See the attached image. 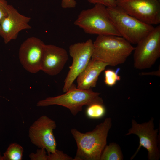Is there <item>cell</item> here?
Listing matches in <instances>:
<instances>
[{
  "mask_svg": "<svg viewBox=\"0 0 160 160\" xmlns=\"http://www.w3.org/2000/svg\"><path fill=\"white\" fill-rule=\"evenodd\" d=\"M112 125L111 119L108 117L93 130L85 133L75 128L71 129V132L77 146L73 160H100L107 145V137Z\"/></svg>",
  "mask_w": 160,
  "mask_h": 160,
  "instance_id": "cell-1",
  "label": "cell"
},
{
  "mask_svg": "<svg viewBox=\"0 0 160 160\" xmlns=\"http://www.w3.org/2000/svg\"><path fill=\"white\" fill-rule=\"evenodd\" d=\"M93 43L92 58L111 66L124 63L135 49L126 40L117 36L98 35Z\"/></svg>",
  "mask_w": 160,
  "mask_h": 160,
  "instance_id": "cell-2",
  "label": "cell"
},
{
  "mask_svg": "<svg viewBox=\"0 0 160 160\" xmlns=\"http://www.w3.org/2000/svg\"><path fill=\"white\" fill-rule=\"evenodd\" d=\"M74 25L90 34L121 36L112 23L107 7L96 4L92 8L81 11Z\"/></svg>",
  "mask_w": 160,
  "mask_h": 160,
  "instance_id": "cell-3",
  "label": "cell"
},
{
  "mask_svg": "<svg viewBox=\"0 0 160 160\" xmlns=\"http://www.w3.org/2000/svg\"><path fill=\"white\" fill-rule=\"evenodd\" d=\"M100 95V93L94 92L92 89H79L73 83L65 94L40 100L36 105L38 107L53 105L61 106L68 109L75 116L82 110L84 105L87 106L96 103H103Z\"/></svg>",
  "mask_w": 160,
  "mask_h": 160,
  "instance_id": "cell-4",
  "label": "cell"
},
{
  "mask_svg": "<svg viewBox=\"0 0 160 160\" xmlns=\"http://www.w3.org/2000/svg\"><path fill=\"white\" fill-rule=\"evenodd\" d=\"M107 8L120 36L131 44H137L154 28L152 25L129 15L117 5Z\"/></svg>",
  "mask_w": 160,
  "mask_h": 160,
  "instance_id": "cell-5",
  "label": "cell"
},
{
  "mask_svg": "<svg viewBox=\"0 0 160 160\" xmlns=\"http://www.w3.org/2000/svg\"><path fill=\"white\" fill-rule=\"evenodd\" d=\"M134 51L135 68L143 70L151 67L160 57V25L154 27L141 40Z\"/></svg>",
  "mask_w": 160,
  "mask_h": 160,
  "instance_id": "cell-6",
  "label": "cell"
},
{
  "mask_svg": "<svg viewBox=\"0 0 160 160\" xmlns=\"http://www.w3.org/2000/svg\"><path fill=\"white\" fill-rule=\"evenodd\" d=\"M154 120V118L152 117L148 121L140 124L134 119L132 120V127L125 135H136L139 137V144L136 151L130 158L131 160L135 157L141 147L147 151L148 160H158L160 159L158 129H155Z\"/></svg>",
  "mask_w": 160,
  "mask_h": 160,
  "instance_id": "cell-7",
  "label": "cell"
},
{
  "mask_svg": "<svg viewBox=\"0 0 160 160\" xmlns=\"http://www.w3.org/2000/svg\"><path fill=\"white\" fill-rule=\"evenodd\" d=\"M117 6L129 15L146 23H160L159 0H115Z\"/></svg>",
  "mask_w": 160,
  "mask_h": 160,
  "instance_id": "cell-8",
  "label": "cell"
},
{
  "mask_svg": "<svg viewBox=\"0 0 160 160\" xmlns=\"http://www.w3.org/2000/svg\"><path fill=\"white\" fill-rule=\"evenodd\" d=\"M93 50V43L90 39L70 46L69 54L73 61L64 81L63 92H65L68 90L78 76L86 67L92 58Z\"/></svg>",
  "mask_w": 160,
  "mask_h": 160,
  "instance_id": "cell-9",
  "label": "cell"
},
{
  "mask_svg": "<svg viewBox=\"0 0 160 160\" xmlns=\"http://www.w3.org/2000/svg\"><path fill=\"white\" fill-rule=\"evenodd\" d=\"M56 127L55 121L47 116H41L30 127L29 137L31 143L44 148L48 153H55L57 143L53 130Z\"/></svg>",
  "mask_w": 160,
  "mask_h": 160,
  "instance_id": "cell-10",
  "label": "cell"
},
{
  "mask_svg": "<svg viewBox=\"0 0 160 160\" xmlns=\"http://www.w3.org/2000/svg\"><path fill=\"white\" fill-rule=\"evenodd\" d=\"M45 45L35 37L28 38L21 44L19 60L24 68L29 72L36 73L41 70Z\"/></svg>",
  "mask_w": 160,
  "mask_h": 160,
  "instance_id": "cell-11",
  "label": "cell"
},
{
  "mask_svg": "<svg viewBox=\"0 0 160 160\" xmlns=\"http://www.w3.org/2000/svg\"><path fill=\"white\" fill-rule=\"evenodd\" d=\"M31 18L20 14L12 6L9 5L7 14L0 23V34L4 43L16 39L21 31L31 28Z\"/></svg>",
  "mask_w": 160,
  "mask_h": 160,
  "instance_id": "cell-12",
  "label": "cell"
},
{
  "mask_svg": "<svg viewBox=\"0 0 160 160\" xmlns=\"http://www.w3.org/2000/svg\"><path fill=\"white\" fill-rule=\"evenodd\" d=\"M68 59L67 52L64 48L45 44L41 70L49 75H56L62 71Z\"/></svg>",
  "mask_w": 160,
  "mask_h": 160,
  "instance_id": "cell-13",
  "label": "cell"
},
{
  "mask_svg": "<svg viewBox=\"0 0 160 160\" xmlns=\"http://www.w3.org/2000/svg\"><path fill=\"white\" fill-rule=\"evenodd\" d=\"M108 66L105 63L92 58L86 67L77 77V87L87 90L95 87L99 76Z\"/></svg>",
  "mask_w": 160,
  "mask_h": 160,
  "instance_id": "cell-14",
  "label": "cell"
},
{
  "mask_svg": "<svg viewBox=\"0 0 160 160\" xmlns=\"http://www.w3.org/2000/svg\"><path fill=\"white\" fill-rule=\"evenodd\" d=\"M123 156L120 148L116 143L106 145L103 150L100 160H122Z\"/></svg>",
  "mask_w": 160,
  "mask_h": 160,
  "instance_id": "cell-15",
  "label": "cell"
},
{
  "mask_svg": "<svg viewBox=\"0 0 160 160\" xmlns=\"http://www.w3.org/2000/svg\"><path fill=\"white\" fill-rule=\"evenodd\" d=\"M23 149L16 143L10 144L2 156L3 160H21Z\"/></svg>",
  "mask_w": 160,
  "mask_h": 160,
  "instance_id": "cell-16",
  "label": "cell"
},
{
  "mask_svg": "<svg viewBox=\"0 0 160 160\" xmlns=\"http://www.w3.org/2000/svg\"><path fill=\"white\" fill-rule=\"evenodd\" d=\"M106 109L103 103H96L87 106L86 111L87 116L89 118L97 119L103 117Z\"/></svg>",
  "mask_w": 160,
  "mask_h": 160,
  "instance_id": "cell-17",
  "label": "cell"
},
{
  "mask_svg": "<svg viewBox=\"0 0 160 160\" xmlns=\"http://www.w3.org/2000/svg\"><path fill=\"white\" fill-rule=\"evenodd\" d=\"M121 80V77L116 71L112 69H107L104 71V82L107 86L112 87Z\"/></svg>",
  "mask_w": 160,
  "mask_h": 160,
  "instance_id": "cell-18",
  "label": "cell"
},
{
  "mask_svg": "<svg viewBox=\"0 0 160 160\" xmlns=\"http://www.w3.org/2000/svg\"><path fill=\"white\" fill-rule=\"evenodd\" d=\"M48 160H73V159L62 151L56 149L55 153H48Z\"/></svg>",
  "mask_w": 160,
  "mask_h": 160,
  "instance_id": "cell-19",
  "label": "cell"
},
{
  "mask_svg": "<svg viewBox=\"0 0 160 160\" xmlns=\"http://www.w3.org/2000/svg\"><path fill=\"white\" fill-rule=\"evenodd\" d=\"M29 157L31 160H48V155L44 148L38 149L36 153H31Z\"/></svg>",
  "mask_w": 160,
  "mask_h": 160,
  "instance_id": "cell-20",
  "label": "cell"
},
{
  "mask_svg": "<svg viewBox=\"0 0 160 160\" xmlns=\"http://www.w3.org/2000/svg\"><path fill=\"white\" fill-rule=\"evenodd\" d=\"M90 3L94 4H100L107 7L116 6L115 0H87Z\"/></svg>",
  "mask_w": 160,
  "mask_h": 160,
  "instance_id": "cell-21",
  "label": "cell"
},
{
  "mask_svg": "<svg viewBox=\"0 0 160 160\" xmlns=\"http://www.w3.org/2000/svg\"><path fill=\"white\" fill-rule=\"evenodd\" d=\"M9 5L6 0H0V23L2 19L7 14Z\"/></svg>",
  "mask_w": 160,
  "mask_h": 160,
  "instance_id": "cell-22",
  "label": "cell"
},
{
  "mask_svg": "<svg viewBox=\"0 0 160 160\" xmlns=\"http://www.w3.org/2000/svg\"><path fill=\"white\" fill-rule=\"evenodd\" d=\"M77 4L75 0H62L61 6L64 9L75 8Z\"/></svg>",
  "mask_w": 160,
  "mask_h": 160,
  "instance_id": "cell-23",
  "label": "cell"
},
{
  "mask_svg": "<svg viewBox=\"0 0 160 160\" xmlns=\"http://www.w3.org/2000/svg\"><path fill=\"white\" fill-rule=\"evenodd\" d=\"M140 75L146 76V75H151V76H160V68H159L156 71H151L148 72H141L139 74Z\"/></svg>",
  "mask_w": 160,
  "mask_h": 160,
  "instance_id": "cell-24",
  "label": "cell"
},
{
  "mask_svg": "<svg viewBox=\"0 0 160 160\" xmlns=\"http://www.w3.org/2000/svg\"><path fill=\"white\" fill-rule=\"evenodd\" d=\"M159 0L160 1V0Z\"/></svg>",
  "mask_w": 160,
  "mask_h": 160,
  "instance_id": "cell-25",
  "label": "cell"
}]
</instances>
